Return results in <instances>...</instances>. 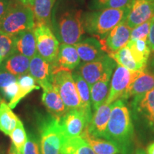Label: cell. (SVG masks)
I'll use <instances>...</instances> for the list:
<instances>
[{"mask_svg":"<svg viewBox=\"0 0 154 154\" xmlns=\"http://www.w3.org/2000/svg\"><path fill=\"white\" fill-rule=\"evenodd\" d=\"M134 125L129 109L124 101L119 99L112 103L105 139L116 143L121 153L126 154L134 137Z\"/></svg>","mask_w":154,"mask_h":154,"instance_id":"1","label":"cell"},{"mask_svg":"<svg viewBox=\"0 0 154 154\" xmlns=\"http://www.w3.org/2000/svg\"><path fill=\"white\" fill-rule=\"evenodd\" d=\"M130 7L103 9L83 14V25L87 33L99 38L106 34L120 23L125 22Z\"/></svg>","mask_w":154,"mask_h":154,"instance_id":"2","label":"cell"},{"mask_svg":"<svg viewBox=\"0 0 154 154\" xmlns=\"http://www.w3.org/2000/svg\"><path fill=\"white\" fill-rule=\"evenodd\" d=\"M35 19L30 6L11 0L7 12L0 22V29L11 36L34 29Z\"/></svg>","mask_w":154,"mask_h":154,"instance_id":"3","label":"cell"},{"mask_svg":"<svg viewBox=\"0 0 154 154\" xmlns=\"http://www.w3.org/2000/svg\"><path fill=\"white\" fill-rule=\"evenodd\" d=\"M83 11L69 8L59 14L53 22L54 29L62 43L74 45L82 40L85 34L83 25Z\"/></svg>","mask_w":154,"mask_h":154,"instance_id":"4","label":"cell"},{"mask_svg":"<svg viewBox=\"0 0 154 154\" xmlns=\"http://www.w3.org/2000/svg\"><path fill=\"white\" fill-rule=\"evenodd\" d=\"M42 154H63L66 138L59 120L53 116L43 117L38 124Z\"/></svg>","mask_w":154,"mask_h":154,"instance_id":"5","label":"cell"},{"mask_svg":"<svg viewBox=\"0 0 154 154\" xmlns=\"http://www.w3.org/2000/svg\"><path fill=\"white\" fill-rule=\"evenodd\" d=\"M51 84L60 95L67 110L80 109V99L71 71L60 70L53 74Z\"/></svg>","mask_w":154,"mask_h":154,"instance_id":"6","label":"cell"},{"mask_svg":"<svg viewBox=\"0 0 154 154\" xmlns=\"http://www.w3.org/2000/svg\"><path fill=\"white\" fill-rule=\"evenodd\" d=\"M141 72L140 71H131L121 65H117L113 74L109 96L105 103L111 104L119 99L126 100L131 85Z\"/></svg>","mask_w":154,"mask_h":154,"instance_id":"7","label":"cell"},{"mask_svg":"<svg viewBox=\"0 0 154 154\" xmlns=\"http://www.w3.org/2000/svg\"><path fill=\"white\" fill-rule=\"evenodd\" d=\"M34 33L38 54L48 62L53 63L57 58L60 44L51 26L44 24H36Z\"/></svg>","mask_w":154,"mask_h":154,"instance_id":"8","label":"cell"},{"mask_svg":"<svg viewBox=\"0 0 154 154\" xmlns=\"http://www.w3.org/2000/svg\"><path fill=\"white\" fill-rule=\"evenodd\" d=\"M116 62L108 54L91 62L83 63L76 69V72L87 82L90 87L102 79L111 77Z\"/></svg>","mask_w":154,"mask_h":154,"instance_id":"9","label":"cell"},{"mask_svg":"<svg viewBox=\"0 0 154 154\" xmlns=\"http://www.w3.org/2000/svg\"><path fill=\"white\" fill-rule=\"evenodd\" d=\"M133 116L145 128L154 132V88L132 100Z\"/></svg>","mask_w":154,"mask_h":154,"instance_id":"10","label":"cell"},{"mask_svg":"<svg viewBox=\"0 0 154 154\" xmlns=\"http://www.w3.org/2000/svg\"><path fill=\"white\" fill-rule=\"evenodd\" d=\"M131 29L123 22L113 28L106 35L97 38L103 51L110 56L111 54L126 47L130 41Z\"/></svg>","mask_w":154,"mask_h":154,"instance_id":"11","label":"cell"},{"mask_svg":"<svg viewBox=\"0 0 154 154\" xmlns=\"http://www.w3.org/2000/svg\"><path fill=\"white\" fill-rule=\"evenodd\" d=\"M59 124L62 128L66 140L79 137L88 127V121L80 109L69 110L59 119Z\"/></svg>","mask_w":154,"mask_h":154,"instance_id":"12","label":"cell"},{"mask_svg":"<svg viewBox=\"0 0 154 154\" xmlns=\"http://www.w3.org/2000/svg\"><path fill=\"white\" fill-rule=\"evenodd\" d=\"M154 17V2L133 0L125 23L131 29L151 20Z\"/></svg>","mask_w":154,"mask_h":154,"instance_id":"13","label":"cell"},{"mask_svg":"<svg viewBox=\"0 0 154 154\" xmlns=\"http://www.w3.org/2000/svg\"><path fill=\"white\" fill-rule=\"evenodd\" d=\"M81 59L74 45L62 43L59 46L57 59L51 63L52 74L58 71H72L79 66Z\"/></svg>","mask_w":154,"mask_h":154,"instance_id":"14","label":"cell"},{"mask_svg":"<svg viewBox=\"0 0 154 154\" xmlns=\"http://www.w3.org/2000/svg\"><path fill=\"white\" fill-rule=\"evenodd\" d=\"M40 87L43 89L42 103L47 108L49 114L59 120L68 111L60 95L54 87L51 82L44 83Z\"/></svg>","mask_w":154,"mask_h":154,"instance_id":"15","label":"cell"},{"mask_svg":"<svg viewBox=\"0 0 154 154\" xmlns=\"http://www.w3.org/2000/svg\"><path fill=\"white\" fill-rule=\"evenodd\" d=\"M112 103H103L94 111L88 125V131L95 137L105 138L108 123L110 118Z\"/></svg>","mask_w":154,"mask_h":154,"instance_id":"16","label":"cell"},{"mask_svg":"<svg viewBox=\"0 0 154 154\" xmlns=\"http://www.w3.org/2000/svg\"><path fill=\"white\" fill-rule=\"evenodd\" d=\"M74 46L76 47L80 59L84 63L95 61L106 54L102 49L99 40L96 37L81 40Z\"/></svg>","mask_w":154,"mask_h":154,"instance_id":"17","label":"cell"},{"mask_svg":"<svg viewBox=\"0 0 154 154\" xmlns=\"http://www.w3.org/2000/svg\"><path fill=\"white\" fill-rule=\"evenodd\" d=\"M29 74L35 79L39 86L47 82H51L52 69L48 62L38 54L30 59Z\"/></svg>","mask_w":154,"mask_h":154,"instance_id":"18","label":"cell"},{"mask_svg":"<svg viewBox=\"0 0 154 154\" xmlns=\"http://www.w3.org/2000/svg\"><path fill=\"white\" fill-rule=\"evenodd\" d=\"M73 79L75 82L77 92L80 99V110L84 112L87 118L88 123L91 121L92 117L91 112V102L90 86L87 82L83 79L79 73L75 71L72 73Z\"/></svg>","mask_w":154,"mask_h":154,"instance_id":"19","label":"cell"},{"mask_svg":"<svg viewBox=\"0 0 154 154\" xmlns=\"http://www.w3.org/2000/svg\"><path fill=\"white\" fill-rule=\"evenodd\" d=\"M15 51L32 59L37 54L36 38L34 29L24 31L14 36Z\"/></svg>","mask_w":154,"mask_h":154,"instance_id":"20","label":"cell"},{"mask_svg":"<svg viewBox=\"0 0 154 154\" xmlns=\"http://www.w3.org/2000/svg\"><path fill=\"white\" fill-rule=\"evenodd\" d=\"M153 88L154 74L146 69L132 83L127 93L126 99L139 97Z\"/></svg>","mask_w":154,"mask_h":154,"instance_id":"21","label":"cell"},{"mask_svg":"<svg viewBox=\"0 0 154 154\" xmlns=\"http://www.w3.org/2000/svg\"><path fill=\"white\" fill-rule=\"evenodd\" d=\"M81 137L87 141L96 154H117L121 153L120 147L116 143L105 138H98L91 136L86 128Z\"/></svg>","mask_w":154,"mask_h":154,"instance_id":"22","label":"cell"},{"mask_svg":"<svg viewBox=\"0 0 154 154\" xmlns=\"http://www.w3.org/2000/svg\"><path fill=\"white\" fill-rule=\"evenodd\" d=\"M30 59L21 54L15 52L4 59L1 68L16 76L28 74Z\"/></svg>","mask_w":154,"mask_h":154,"instance_id":"23","label":"cell"},{"mask_svg":"<svg viewBox=\"0 0 154 154\" xmlns=\"http://www.w3.org/2000/svg\"><path fill=\"white\" fill-rule=\"evenodd\" d=\"M19 89L17 94L12 100L9 102L8 105L11 109H14L17 105L22 99L30 94L34 90H38L40 86L36 85V82L34 79L29 74H25L18 76L17 78Z\"/></svg>","mask_w":154,"mask_h":154,"instance_id":"24","label":"cell"},{"mask_svg":"<svg viewBox=\"0 0 154 154\" xmlns=\"http://www.w3.org/2000/svg\"><path fill=\"white\" fill-rule=\"evenodd\" d=\"M56 0H34L32 6L36 24H44L51 26V12Z\"/></svg>","mask_w":154,"mask_h":154,"instance_id":"25","label":"cell"},{"mask_svg":"<svg viewBox=\"0 0 154 154\" xmlns=\"http://www.w3.org/2000/svg\"><path fill=\"white\" fill-rule=\"evenodd\" d=\"M111 77L102 79L90 87L92 109L95 111L105 103L109 93Z\"/></svg>","mask_w":154,"mask_h":154,"instance_id":"26","label":"cell"},{"mask_svg":"<svg viewBox=\"0 0 154 154\" xmlns=\"http://www.w3.org/2000/svg\"><path fill=\"white\" fill-rule=\"evenodd\" d=\"M133 57L138 64L146 70L151 50L146 40H130L127 44Z\"/></svg>","mask_w":154,"mask_h":154,"instance_id":"27","label":"cell"},{"mask_svg":"<svg viewBox=\"0 0 154 154\" xmlns=\"http://www.w3.org/2000/svg\"><path fill=\"white\" fill-rule=\"evenodd\" d=\"M18 120V117L11 111L5 100L3 99L0 104V131L5 135L10 136Z\"/></svg>","mask_w":154,"mask_h":154,"instance_id":"28","label":"cell"},{"mask_svg":"<svg viewBox=\"0 0 154 154\" xmlns=\"http://www.w3.org/2000/svg\"><path fill=\"white\" fill-rule=\"evenodd\" d=\"M109 57L113 59L116 63L131 71H144V69L135 60L127 46L112 53Z\"/></svg>","mask_w":154,"mask_h":154,"instance_id":"29","label":"cell"},{"mask_svg":"<svg viewBox=\"0 0 154 154\" xmlns=\"http://www.w3.org/2000/svg\"><path fill=\"white\" fill-rule=\"evenodd\" d=\"M63 154H96L89 144L82 137H76L66 140Z\"/></svg>","mask_w":154,"mask_h":154,"instance_id":"30","label":"cell"},{"mask_svg":"<svg viewBox=\"0 0 154 154\" xmlns=\"http://www.w3.org/2000/svg\"><path fill=\"white\" fill-rule=\"evenodd\" d=\"M133 0H92L90 8L92 10L103 9H121L131 7Z\"/></svg>","mask_w":154,"mask_h":154,"instance_id":"31","label":"cell"},{"mask_svg":"<svg viewBox=\"0 0 154 154\" xmlns=\"http://www.w3.org/2000/svg\"><path fill=\"white\" fill-rule=\"evenodd\" d=\"M12 145L16 148L19 153L23 154L24 148L27 140V135L24 129L23 123L20 120L17 121V126L10 135Z\"/></svg>","mask_w":154,"mask_h":154,"instance_id":"32","label":"cell"},{"mask_svg":"<svg viewBox=\"0 0 154 154\" xmlns=\"http://www.w3.org/2000/svg\"><path fill=\"white\" fill-rule=\"evenodd\" d=\"M15 52L14 37L0 29V57L5 59Z\"/></svg>","mask_w":154,"mask_h":154,"instance_id":"33","label":"cell"},{"mask_svg":"<svg viewBox=\"0 0 154 154\" xmlns=\"http://www.w3.org/2000/svg\"><path fill=\"white\" fill-rule=\"evenodd\" d=\"M150 26H151V20L131 29L130 40L141 39L148 41L150 32Z\"/></svg>","mask_w":154,"mask_h":154,"instance_id":"34","label":"cell"},{"mask_svg":"<svg viewBox=\"0 0 154 154\" xmlns=\"http://www.w3.org/2000/svg\"><path fill=\"white\" fill-rule=\"evenodd\" d=\"M23 154H42L39 138L35 134L32 133L28 134Z\"/></svg>","mask_w":154,"mask_h":154,"instance_id":"35","label":"cell"},{"mask_svg":"<svg viewBox=\"0 0 154 154\" xmlns=\"http://www.w3.org/2000/svg\"><path fill=\"white\" fill-rule=\"evenodd\" d=\"M18 77L0 67V91L11 83L17 82Z\"/></svg>","mask_w":154,"mask_h":154,"instance_id":"36","label":"cell"},{"mask_svg":"<svg viewBox=\"0 0 154 154\" xmlns=\"http://www.w3.org/2000/svg\"><path fill=\"white\" fill-rule=\"evenodd\" d=\"M19 89V86L17 82L11 83V84H9L7 86H6L5 88H4L3 89H2L0 91L2 95L3 96V97L8 101L9 102L12 100L14 98V96H16Z\"/></svg>","mask_w":154,"mask_h":154,"instance_id":"37","label":"cell"},{"mask_svg":"<svg viewBox=\"0 0 154 154\" xmlns=\"http://www.w3.org/2000/svg\"><path fill=\"white\" fill-rule=\"evenodd\" d=\"M148 44L152 52L154 53V17L151 19V26L149 38H148Z\"/></svg>","mask_w":154,"mask_h":154,"instance_id":"38","label":"cell"},{"mask_svg":"<svg viewBox=\"0 0 154 154\" xmlns=\"http://www.w3.org/2000/svg\"><path fill=\"white\" fill-rule=\"evenodd\" d=\"M10 2L11 0H0V22L7 12Z\"/></svg>","mask_w":154,"mask_h":154,"instance_id":"39","label":"cell"},{"mask_svg":"<svg viewBox=\"0 0 154 154\" xmlns=\"http://www.w3.org/2000/svg\"><path fill=\"white\" fill-rule=\"evenodd\" d=\"M146 153L147 154H154V141L150 143L147 146V149H146Z\"/></svg>","mask_w":154,"mask_h":154,"instance_id":"40","label":"cell"},{"mask_svg":"<svg viewBox=\"0 0 154 154\" xmlns=\"http://www.w3.org/2000/svg\"><path fill=\"white\" fill-rule=\"evenodd\" d=\"M16 1L23 4V5L30 6L31 7H32V6L33 5L34 2V0H16Z\"/></svg>","mask_w":154,"mask_h":154,"instance_id":"41","label":"cell"},{"mask_svg":"<svg viewBox=\"0 0 154 154\" xmlns=\"http://www.w3.org/2000/svg\"><path fill=\"white\" fill-rule=\"evenodd\" d=\"M8 154H22V153H19L18 151L16 149V148H15L14 146L11 144L10 148H9V149Z\"/></svg>","mask_w":154,"mask_h":154,"instance_id":"42","label":"cell"},{"mask_svg":"<svg viewBox=\"0 0 154 154\" xmlns=\"http://www.w3.org/2000/svg\"><path fill=\"white\" fill-rule=\"evenodd\" d=\"M134 154H147V153H146V152L144 151L143 149H138L136 151H135V153Z\"/></svg>","mask_w":154,"mask_h":154,"instance_id":"43","label":"cell"},{"mask_svg":"<svg viewBox=\"0 0 154 154\" xmlns=\"http://www.w3.org/2000/svg\"><path fill=\"white\" fill-rule=\"evenodd\" d=\"M150 72H151L154 74V55L153 56V58H152L151 61V71Z\"/></svg>","mask_w":154,"mask_h":154,"instance_id":"44","label":"cell"},{"mask_svg":"<svg viewBox=\"0 0 154 154\" xmlns=\"http://www.w3.org/2000/svg\"><path fill=\"white\" fill-rule=\"evenodd\" d=\"M3 61H4L3 58L2 57H0V66H1V65H2V63Z\"/></svg>","mask_w":154,"mask_h":154,"instance_id":"45","label":"cell"},{"mask_svg":"<svg viewBox=\"0 0 154 154\" xmlns=\"http://www.w3.org/2000/svg\"><path fill=\"white\" fill-rule=\"evenodd\" d=\"M2 100H3V99H2V98H1V97H0V104H1V102H2Z\"/></svg>","mask_w":154,"mask_h":154,"instance_id":"46","label":"cell"},{"mask_svg":"<svg viewBox=\"0 0 154 154\" xmlns=\"http://www.w3.org/2000/svg\"><path fill=\"white\" fill-rule=\"evenodd\" d=\"M149 1H151V2H154V0H149Z\"/></svg>","mask_w":154,"mask_h":154,"instance_id":"47","label":"cell"},{"mask_svg":"<svg viewBox=\"0 0 154 154\" xmlns=\"http://www.w3.org/2000/svg\"><path fill=\"white\" fill-rule=\"evenodd\" d=\"M0 154H4L3 153H0Z\"/></svg>","mask_w":154,"mask_h":154,"instance_id":"48","label":"cell"}]
</instances>
